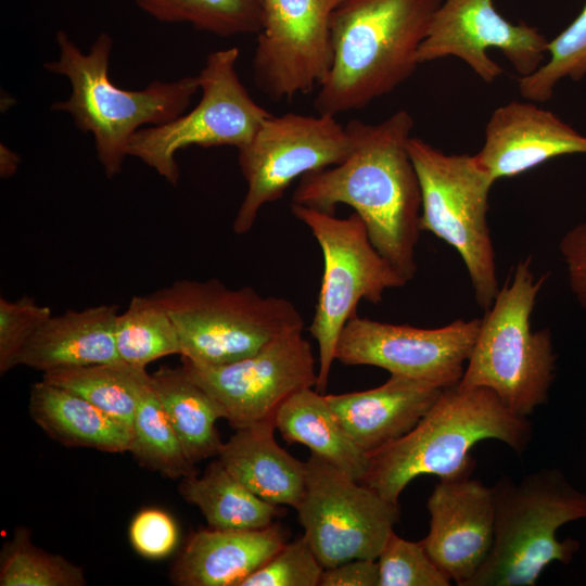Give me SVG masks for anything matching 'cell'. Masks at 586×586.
<instances>
[{
    "label": "cell",
    "instance_id": "cell-28",
    "mask_svg": "<svg viewBox=\"0 0 586 586\" xmlns=\"http://www.w3.org/2000/svg\"><path fill=\"white\" fill-rule=\"evenodd\" d=\"M128 451L141 467L169 479L198 474L153 388L151 374L139 395Z\"/></svg>",
    "mask_w": 586,
    "mask_h": 586
},
{
    "label": "cell",
    "instance_id": "cell-1",
    "mask_svg": "<svg viewBox=\"0 0 586 586\" xmlns=\"http://www.w3.org/2000/svg\"><path fill=\"white\" fill-rule=\"evenodd\" d=\"M353 141L340 164L301 177L292 203L334 214L347 205L377 251L407 280L417 272L421 190L408 152L413 118L399 110L377 124L352 119Z\"/></svg>",
    "mask_w": 586,
    "mask_h": 586
},
{
    "label": "cell",
    "instance_id": "cell-8",
    "mask_svg": "<svg viewBox=\"0 0 586 586\" xmlns=\"http://www.w3.org/2000/svg\"><path fill=\"white\" fill-rule=\"evenodd\" d=\"M408 152L421 190L420 230L454 247L463 260L476 304L488 310L499 292L487 222L493 179L468 154H446L410 137Z\"/></svg>",
    "mask_w": 586,
    "mask_h": 586
},
{
    "label": "cell",
    "instance_id": "cell-26",
    "mask_svg": "<svg viewBox=\"0 0 586 586\" xmlns=\"http://www.w3.org/2000/svg\"><path fill=\"white\" fill-rule=\"evenodd\" d=\"M178 491L215 530L264 528L283 513L280 506L262 499L235 479L219 459L212 461L201 476L181 479Z\"/></svg>",
    "mask_w": 586,
    "mask_h": 586
},
{
    "label": "cell",
    "instance_id": "cell-34",
    "mask_svg": "<svg viewBox=\"0 0 586 586\" xmlns=\"http://www.w3.org/2000/svg\"><path fill=\"white\" fill-rule=\"evenodd\" d=\"M323 570L303 535L285 544L240 586H319Z\"/></svg>",
    "mask_w": 586,
    "mask_h": 586
},
{
    "label": "cell",
    "instance_id": "cell-29",
    "mask_svg": "<svg viewBox=\"0 0 586 586\" xmlns=\"http://www.w3.org/2000/svg\"><path fill=\"white\" fill-rule=\"evenodd\" d=\"M115 344L120 361L138 368L181 347L171 318L151 295H133L128 307L115 320Z\"/></svg>",
    "mask_w": 586,
    "mask_h": 586
},
{
    "label": "cell",
    "instance_id": "cell-33",
    "mask_svg": "<svg viewBox=\"0 0 586 586\" xmlns=\"http://www.w3.org/2000/svg\"><path fill=\"white\" fill-rule=\"evenodd\" d=\"M379 586H449L450 578L429 556L421 542H410L394 532L379 557Z\"/></svg>",
    "mask_w": 586,
    "mask_h": 586
},
{
    "label": "cell",
    "instance_id": "cell-35",
    "mask_svg": "<svg viewBox=\"0 0 586 586\" xmlns=\"http://www.w3.org/2000/svg\"><path fill=\"white\" fill-rule=\"evenodd\" d=\"M52 316L51 308L23 295L0 298V373L18 366V358L38 329Z\"/></svg>",
    "mask_w": 586,
    "mask_h": 586
},
{
    "label": "cell",
    "instance_id": "cell-17",
    "mask_svg": "<svg viewBox=\"0 0 586 586\" xmlns=\"http://www.w3.org/2000/svg\"><path fill=\"white\" fill-rule=\"evenodd\" d=\"M426 508L430 530L421 544L451 582L468 586L494 543L492 487L471 475L440 479Z\"/></svg>",
    "mask_w": 586,
    "mask_h": 586
},
{
    "label": "cell",
    "instance_id": "cell-12",
    "mask_svg": "<svg viewBox=\"0 0 586 586\" xmlns=\"http://www.w3.org/2000/svg\"><path fill=\"white\" fill-rule=\"evenodd\" d=\"M305 462L306 489L295 510L320 564L377 560L399 520L398 505L315 454Z\"/></svg>",
    "mask_w": 586,
    "mask_h": 586
},
{
    "label": "cell",
    "instance_id": "cell-37",
    "mask_svg": "<svg viewBox=\"0 0 586 586\" xmlns=\"http://www.w3.org/2000/svg\"><path fill=\"white\" fill-rule=\"evenodd\" d=\"M566 266L570 289L586 309V220L570 229L559 243Z\"/></svg>",
    "mask_w": 586,
    "mask_h": 586
},
{
    "label": "cell",
    "instance_id": "cell-11",
    "mask_svg": "<svg viewBox=\"0 0 586 586\" xmlns=\"http://www.w3.org/2000/svg\"><path fill=\"white\" fill-rule=\"evenodd\" d=\"M352 146L346 126L335 116H268L254 137L237 149L246 192L235 214L233 231L249 232L262 207L279 200L292 181L342 163Z\"/></svg>",
    "mask_w": 586,
    "mask_h": 586
},
{
    "label": "cell",
    "instance_id": "cell-3",
    "mask_svg": "<svg viewBox=\"0 0 586 586\" xmlns=\"http://www.w3.org/2000/svg\"><path fill=\"white\" fill-rule=\"evenodd\" d=\"M532 430L527 417L511 411L487 387H445L407 434L368 454L361 483L398 505L402 492L421 474L471 475L475 461L470 450L483 440H498L523 454Z\"/></svg>",
    "mask_w": 586,
    "mask_h": 586
},
{
    "label": "cell",
    "instance_id": "cell-21",
    "mask_svg": "<svg viewBox=\"0 0 586 586\" xmlns=\"http://www.w3.org/2000/svg\"><path fill=\"white\" fill-rule=\"evenodd\" d=\"M116 305L51 316L22 351L18 365L42 373L120 361L115 344Z\"/></svg>",
    "mask_w": 586,
    "mask_h": 586
},
{
    "label": "cell",
    "instance_id": "cell-14",
    "mask_svg": "<svg viewBox=\"0 0 586 586\" xmlns=\"http://www.w3.org/2000/svg\"><path fill=\"white\" fill-rule=\"evenodd\" d=\"M182 369L221 406L233 429L275 421L293 394L316 386L311 345L295 330L241 360L215 367L182 359Z\"/></svg>",
    "mask_w": 586,
    "mask_h": 586
},
{
    "label": "cell",
    "instance_id": "cell-19",
    "mask_svg": "<svg viewBox=\"0 0 586 586\" xmlns=\"http://www.w3.org/2000/svg\"><path fill=\"white\" fill-rule=\"evenodd\" d=\"M443 388L391 374L367 391L326 395L339 422L367 455L407 434L429 411Z\"/></svg>",
    "mask_w": 586,
    "mask_h": 586
},
{
    "label": "cell",
    "instance_id": "cell-20",
    "mask_svg": "<svg viewBox=\"0 0 586 586\" xmlns=\"http://www.w3.org/2000/svg\"><path fill=\"white\" fill-rule=\"evenodd\" d=\"M278 523L258 530H200L170 570L178 586H240L285 545Z\"/></svg>",
    "mask_w": 586,
    "mask_h": 586
},
{
    "label": "cell",
    "instance_id": "cell-27",
    "mask_svg": "<svg viewBox=\"0 0 586 586\" xmlns=\"http://www.w3.org/2000/svg\"><path fill=\"white\" fill-rule=\"evenodd\" d=\"M149 378L145 368L133 367L123 361L42 373L44 381L81 396L130 428L140 392Z\"/></svg>",
    "mask_w": 586,
    "mask_h": 586
},
{
    "label": "cell",
    "instance_id": "cell-15",
    "mask_svg": "<svg viewBox=\"0 0 586 586\" xmlns=\"http://www.w3.org/2000/svg\"><path fill=\"white\" fill-rule=\"evenodd\" d=\"M342 0H263L253 55L256 87L272 101L311 92L330 71L331 17Z\"/></svg>",
    "mask_w": 586,
    "mask_h": 586
},
{
    "label": "cell",
    "instance_id": "cell-18",
    "mask_svg": "<svg viewBox=\"0 0 586 586\" xmlns=\"http://www.w3.org/2000/svg\"><path fill=\"white\" fill-rule=\"evenodd\" d=\"M578 153H586V136L533 101H511L491 115L484 144L474 158L495 182Z\"/></svg>",
    "mask_w": 586,
    "mask_h": 586
},
{
    "label": "cell",
    "instance_id": "cell-22",
    "mask_svg": "<svg viewBox=\"0 0 586 586\" xmlns=\"http://www.w3.org/2000/svg\"><path fill=\"white\" fill-rule=\"evenodd\" d=\"M275 429V421L237 429L222 444L218 459L262 499L296 509L306 489V462L276 442Z\"/></svg>",
    "mask_w": 586,
    "mask_h": 586
},
{
    "label": "cell",
    "instance_id": "cell-6",
    "mask_svg": "<svg viewBox=\"0 0 586 586\" xmlns=\"http://www.w3.org/2000/svg\"><path fill=\"white\" fill-rule=\"evenodd\" d=\"M522 259L485 311L460 387H487L514 413L528 417L548 400L556 359L548 328L533 331L531 316L547 278Z\"/></svg>",
    "mask_w": 586,
    "mask_h": 586
},
{
    "label": "cell",
    "instance_id": "cell-2",
    "mask_svg": "<svg viewBox=\"0 0 586 586\" xmlns=\"http://www.w3.org/2000/svg\"><path fill=\"white\" fill-rule=\"evenodd\" d=\"M443 0H342L331 17L333 59L318 114L362 110L417 69L418 51Z\"/></svg>",
    "mask_w": 586,
    "mask_h": 586
},
{
    "label": "cell",
    "instance_id": "cell-5",
    "mask_svg": "<svg viewBox=\"0 0 586 586\" xmlns=\"http://www.w3.org/2000/svg\"><path fill=\"white\" fill-rule=\"evenodd\" d=\"M492 491L494 543L468 586H535L550 563L572 561L579 543L559 540L557 532L565 523L586 519V494L560 470L540 469L519 483L504 475Z\"/></svg>",
    "mask_w": 586,
    "mask_h": 586
},
{
    "label": "cell",
    "instance_id": "cell-13",
    "mask_svg": "<svg viewBox=\"0 0 586 586\" xmlns=\"http://www.w3.org/2000/svg\"><path fill=\"white\" fill-rule=\"evenodd\" d=\"M481 322L457 319L445 327L423 329L355 315L341 332L335 360L449 387L462 379Z\"/></svg>",
    "mask_w": 586,
    "mask_h": 586
},
{
    "label": "cell",
    "instance_id": "cell-36",
    "mask_svg": "<svg viewBox=\"0 0 586 586\" xmlns=\"http://www.w3.org/2000/svg\"><path fill=\"white\" fill-rule=\"evenodd\" d=\"M129 539L133 549L142 557L161 559L176 548L178 528L174 519L165 511L143 509L130 523Z\"/></svg>",
    "mask_w": 586,
    "mask_h": 586
},
{
    "label": "cell",
    "instance_id": "cell-32",
    "mask_svg": "<svg viewBox=\"0 0 586 586\" xmlns=\"http://www.w3.org/2000/svg\"><path fill=\"white\" fill-rule=\"evenodd\" d=\"M546 63L519 79L520 94L527 101L546 102L563 78L578 81L586 76V2L576 18L548 41Z\"/></svg>",
    "mask_w": 586,
    "mask_h": 586
},
{
    "label": "cell",
    "instance_id": "cell-4",
    "mask_svg": "<svg viewBox=\"0 0 586 586\" xmlns=\"http://www.w3.org/2000/svg\"><path fill=\"white\" fill-rule=\"evenodd\" d=\"M55 40L59 58L43 67L68 79L71 95L55 101L51 110L69 114L80 131L93 136L97 157L107 178L120 173L138 130L179 117L200 91L196 76L153 80L141 90L115 86L109 75L113 40L107 33L99 34L87 53L65 30H58Z\"/></svg>",
    "mask_w": 586,
    "mask_h": 586
},
{
    "label": "cell",
    "instance_id": "cell-25",
    "mask_svg": "<svg viewBox=\"0 0 586 586\" xmlns=\"http://www.w3.org/2000/svg\"><path fill=\"white\" fill-rule=\"evenodd\" d=\"M153 388L181 445L193 462L218 456L222 442L216 421L221 406L182 369L162 367L151 374Z\"/></svg>",
    "mask_w": 586,
    "mask_h": 586
},
{
    "label": "cell",
    "instance_id": "cell-16",
    "mask_svg": "<svg viewBox=\"0 0 586 586\" xmlns=\"http://www.w3.org/2000/svg\"><path fill=\"white\" fill-rule=\"evenodd\" d=\"M547 48L548 40L536 27L506 20L494 0H443L419 48L418 62L455 56L492 84L504 69L489 58V49H498L524 77L543 65Z\"/></svg>",
    "mask_w": 586,
    "mask_h": 586
},
{
    "label": "cell",
    "instance_id": "cell-10",
    "mask_svg": "<svg viewBox=\"0 0 586 586\" xmlns=\"http://www.w3.org/2000/svg\"><path fill=\"white\" fill-rule=\"evenodd\" d=\"M239 49L231 47L207 55L198 80V105L179 117L138 130L127 155L142 161L173 186L179 181L176 153L184 148L246 144L271 114L257 104L240 80L235 64Z\"/></svg>",
    "mask_w": 586,
    "mask_h": 586
},
{
    "label": "cell",
    "instance_id": "cell-7",
    "mask_svg": "<svg viewBox=\"0 0 586 586\" xmlns=\"http://www.w3.org/2000/svg\"><path fill=\"white\" fill-rule=\"evenodd\" d=\"M150 295L171 318L181 358L198 366L241 360L304 329L303 316L290 300L262 296L251 286L228 289L214 278L178 280Z\"/></svg>",
    "mask_w": 586,
    "mask_h": 586
},
{
    "label": "cell",
    "instance_id": "cell-23",
    "mask_svg": "<svg viewBox=\"0 0 586 586\" xmlns=\"http://www.w3.org/2000/svg\"><path fill=\"white\" fill-rule=\"evenodd\" d=\"M28 410L42 431L69 447L128 451L131 428L81 396L41 379L29 391Z\"/></svg>",
    "mask_w": 586,
    "mask_h": 586
},
{
    "label": "cell",
    "instance_id": "cell-38",
    "mask_svg": "<svg viewBox=\"0 0 586 586\" xmlns=\"http://www.w3.org/2000/svg\"><path fill=\"white\" fill-rule=\"evenodd\" d=\"M379 564L355 559L323 570L319 586H379Z\"/></svg>",
    "mask_w": 586,
    "mask_h": 586
},
{
    "label": "cell",
    "instance_id": "cell-31",
    "mask_svg": "<svg viewBox=\"0 0 586 586\" xmlns=\"http://www.w3.org/2000/svg\"><path fill=\"white\" fill-rule=\"evenodd\" d=\"M86 582L81 566L37 547L29 528L17 527L3 545L1 586H82Z\"/></svg>",
    "mask_w": 586,
    "mask_h": 586
},
{
    "label": "cell",
    "instance_id": "cell-9",
    "mask_svg": "<svg viewBox=\"0 0 586 586\" xmlns=\"http://www.w3.org/2000/svg\"><path fill=\"white\" fill-rule=\"evenodd\" d=\"M291 212L310 230L323 256L321 285L308 328L318 344L315 387L322 394L341 332L357 315L358 303L366 300L379 304L386 290L404 286L408 281L377 251L355 212L347 218H337L295 203L291 204Z\"/></svg>",
    "mask_w": 586,
    "mask_h": 586
},
{
    "label": "cell",
    "instance_id": "cell-24",
    "mask_svg": "<svg viewBox=\"0 0 586 586\" xmlns=\"http://www.w3.org/2000/svg\"><path fill=\"white\" fill-rule=\"evenodd\" d=\"M275 425L285 442L303 444L354 480H364L368 455L345 432L326 395L311 388L293 394L278 409Z\"/></svg>",
    "mask_w": 586,
    "mask_h": 586
},
{
    "label": "cell",
    "instance_id": "cell-39",
    "mask_svg": "<svg viewBox=\"0 0 586 586\" xmlns=\"http://www.w3.org/2000/svg\"><path fill=\"white\" fill-rule=\"evenodd\" d=\"M20 164V157L5 145L0 148V174L3 178H9L15 174Z\"/></svg>",
    "mask_w": 586,
    "mask_h": 586
},
{
    "label": "cell",
    "instance_id": "cell-30",
    "mask_svg": "<svg viewBox=\"0 0 586 586\" xmlns=\"http://www.w3.org/2000/svg\"><path fill=\"white\" fill-rule=\"evenodd\" d=\"M161 23L189 24L218 37L258 34L263 0H133Z\"/></svg>",
    "mask_w": 586,
    "mask_h": 586
}]
</instances>
